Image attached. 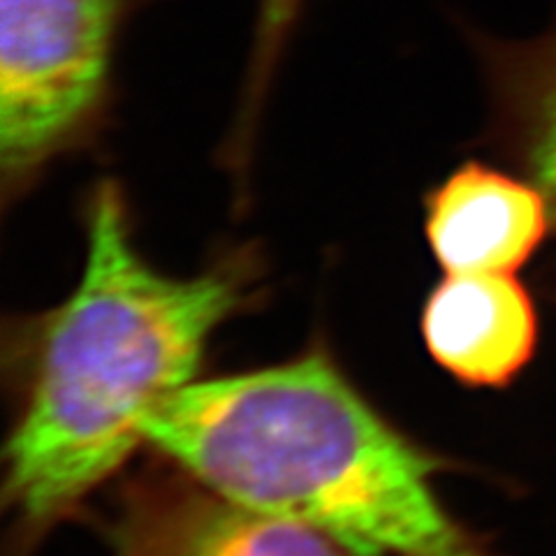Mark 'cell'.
Segmentation results:
<instances>
[{"label": "cell", "mask_w": 556, "mask_h": 556, "mask_svg": "<svg viewBox=\"0 0 556 556\" xmlns=\"http://www.w3.org/2000/svg\"><path fill=\"white\" fill-rule=\"evenodd\" d=\"M139 0H0V172L20 195L93 144L116 104V54Z\"/></svg>", "instance_id": "obj_3"}, {"label": "cell", "mask_w": 556, "mask_h": 556, "mask_svg": "<svg viewBox=\"0 0 556 556\" xmlns=\"http://www.w3.org/2000/svg\"><path fill=\"white\" fill-rule=\"evenodd\" d=\"M308 0H257L247 65L241 73L239 100L225 151L241 169L249 163L257 128L263 124L274 84L281 75L290 42L298 33Z\"/></svg>", "instance_id": "obj_8"}, {"label": "cell", "mask_w": 556, "mask_h": 556, "mask_svg": "<svg viewBox=\"0 0 556 556\" xmlns=\"http://www.w3.org/2000/svg\"><path fill=\"white\" fill-rule=\"evenodd\" d=\"M490 100V137L541 188L556 228V22L535 38H494L466 26Z\"/></svg>", "instance_id": "obj_7"}, {"label": "cell", "mask_w": 556, "mask_h": 556, "mask_svg": "<svg viewBox=\"0 0 556 556\" xmlns=\"http://www.w3.org/2000/svg\"><path fill=\"white\" fill-rule=\"evenodd\" d=\"M549 225L541 188L480 161L459 165L425 198V232L445 274H513Z\"/></svg>", "instance_id": "obj_5"}, {"label": "cell", "mask_w": 556, "mask_h": 556, "mask_svg": "<svg viewBox=\"0 0 556 556\" xmlns=\"http://www.w3.org/2000/svg\"><path fill=\"white\" fill-rule=\"evenodd\" d=\"M429 355L471 388H503L538 343L531 294L513 274H447L422 311Z\"/></svg>", "instance_id": "obj_6"}, {"label": "cell", "mask_w": 556, "mask_h": 556, "mask_svg": "<svg viewBox=\"0 0 556 556\" xmlns=\"http://www.w3.org/2000/svg\"><path fill=\"white\" fill-rule=\"evenodd\" d=\"M118 556H353L302 521L204 484H153L121 517Z\"/></svg>", "instance_id": "obj_4"}, {"label": "cell", "mask_w": 556, "mask_h": 556, "mask_svg": "<svg viewBox=\"0 0 556 556\" xmlns=\"http://www.w3.org/2000/svg\"><path fill=\"white\" fill-rule=\"evenodd\" d=\"M144 439L216 494L353 556H494L443 506L439 462L323 353L188 382L149 415Z\"/></svg>", "instance_id": "obj_2"}, {"label": "cell", "mask_w": 556, "mask_h": 556, "mask_svg": "<svg viewBox=\"0 0 556 556\" xmlns=\"http://www.w3.org/2000/svg\"><path fill=\"white\" fill-rule=\"evenodd\" d=\"M77 290L33 329L24 399L5 447V506L40 535L144 443V422L193 382L208 339L247 300V278L153 269L132 243L126 200L104 181L89 202Z\"/></svg>", "instance_id": "obj_1"}]
</instances>
